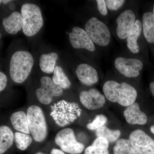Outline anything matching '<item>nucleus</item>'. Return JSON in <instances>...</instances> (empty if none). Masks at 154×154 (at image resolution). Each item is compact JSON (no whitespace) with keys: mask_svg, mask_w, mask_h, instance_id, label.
<instances>
[{"mask_svg":"<svg viewBox=\"0 0 154 154\" xmlns=\"http://www.w3.org/2000/svg\"><path fill=\"white\" fill-rule=\"evenodd\" d=\"M36 95L38 101L43 105H49L52 102L53 97L42 87L36 89Z\"/></svg>","mask_w":154,"mask_h":154,"instance_id":"obj_26","label":"nucleus"},{"mask_svg":"<svg viewBox=\"0 0 154 154\" xmlns=\"http://www.w3.org/2000/svg\"><path fill=\"white\" fill-rule=\"evenodd\" d=\"M129 140L136 154H154V140L143 131H134L130 134Z\"/></svg>","mask_w":154,"mask_h":154,"instance_id":"obj_7","label":"nucleus"},{"mask_svg":"<svg viewBox=\"0 0 154 154\" xmlns=\"http://www.w3.org/2000/svg\"><path fill=\"white\" fill-rule=\"evenodd\" d=\"M92 145L100 148L108 149L109 142L105 138L97 137L93 142Z\"/></svg>","mask_w":154,"mask_h":154,"instance_id":"obj_29","label":"nucleus"},{"mask_svg":"<svg viewBox=\"0 0 154 154\" xmlns=\"http://www.w3.org/2000/svg\"><path fill=\"white\" fill-rule=\"evenodd\" d=\"M35 154H44L43 153H42L40 152H38L36 153Z\"/></svg>","mask_w":154,"mask_h":154,"instance_id":"obj_36","label":"nucleus"},{"mask_svg":"<svg viewBox=\"0 0 154 154\" xmlns=\"http://www.w3.org/2000/svg\"><path fill=\"white\" fill-rule=\"evenodd\" d=\"M14 134L9 127L2 125L0 127V154L5 152L14 143Z\"/></svg>","mask_w":154,"mask_h":154,"instance_id":"obj_18","label":"nucleus"},{"mask_svg":"<svg viewBox=\"0 0 154 154\" xmlns=\"http://www.w3.org/2000/svg\"><path fill=\"white\" fill-rule=\"evenodd\" d=\"M150 90L151 92L152 95L154 97V82H152L149 85Z\"/></svg>","mask_w":154,"mask_h":154,"instance_id":"obj_33","label":"nucleus"},{"mask_svg":"<svg viewBox=\"0 0 154 154\" xmlns=\"http://www.w3.org/2000/svg\"><path fill=\"white\" fill-rule=\"evenodd\" d=\"M86 33L94 43L107 46L110 41V33L107 25L96 17L88 20L85 26Z\"/></svg>","mask_w":154,"mask_h":154,"instance_id":"obj_5","label":"nucleus"},{"mask_svg":"<svg viewBox=\"0 0 154 154\" xmlns=\"http://www.w3.org/2000/svg\"><path fill=\"white\" fill-rule=\"evenodd\" d=\"M52 80L55 85L62 89H69L71 85V83L65 73L63 69L58 66H56L53 72Z\"/></svg>","mask_w":154,"mask_h":154,"instance_id":"obj_21","label":"nucleus"},{"mask_svg":"<svg viewBox=\"0 0 154 154\" xmlns=\"http://www.w3.org/2000/svg\"><path fill=\"white\" fill-rule=\"evenodd\" d=\"M85 154H109V153L107 149L100 148L91 145L85 149Z\"/></svg>","mask_w":154,"mask_h":154,"instance_id":"obj_28","label":"nucleus"},{"mask_svg":"<svg viewBox=\"0 0 154 154\" xmlns=\"http://www.w3.org/2000/svg\"><path fill=\"white\" fill-rule=\"evenodd\" d=\"M97 4L98 10L102 16H106L108 13L107 5L105 0H97L96 1Z\"/></svg>","mask_w":154,"mask_h":154,"instance_id":"obj_30","label":"nucleus"},{"mask_svg":"<svg viewBox=\"0 0 154 154\" xmlns=\"http://www.w3.org/2000/svg\"><path fill=\"white\" fill-rule=\"evenodd\" d=\"M24 34L28 36H33L39 32L44 24L41 9L37 5L25 3L21 10Z\"/></svg>","mask_w":154,"mask_h":154,"instance_id":"obj_3","label":"nucleus"},{"mask_svg":"<svg viewBox=\"0 0 154 154\" xmlns=\"http://www.w3.org/2000/svg\"><path fill=\"white\" fill-rule=\"evenodd\" d=\"M150 130L151 131L152 133L154 134V125L151 126Z\"/></svg>","mask_w":154,"mask_h":154,"instance_id":"obj_35","label":"nucleus"},{"mask_svg":"<svg viewBox=\"0 0 154 154\" xmlns=\"http://www.w3.org/2000/svg\"><path fill=\"white\" fill-rule=\"evenodd\" d=\"M14 140L17 148L21 150H25L31 144L33 138L28 134L17 132L14 134Z\"/></svg>","mask_w":154,"mask_h":154,"instance_id":"obj_24","label":"nucleus"},{"mask_svg":"<svg viewBox=\"0 0 154 154\" xmlns=\"http://www.w3.org/2000/svg\"><path fill=\"white\" fill-rule=\"evenodd\" d=\"M105 97L110 102L117 103L123 107H128L135 103L137 93L136 89L126 82L119 83L110 80L103 87Z\"/></svg>","mask_w":154,"mask_h":154,"instance_id":"obj_1","label":"nucleus"},{"mask_svg":"<svg viewBox=\"0 0 154 154\" xmlns=\"http://www.w3.org/2000/svg\"><path fill=\"white\" fill-rule=\"evenodd\" d=\"M96 134L97 137H103L109 143H113L118 140L121 135V131L119 130L110 129L104 126L96 130Z\"/></svg>","mask_w":154,"mask_h":154,"instance_id":"obj_22","label":"nucleus"},{"mask_svg":"<svg viewBox=\"0 0 154 154\" xmlns=\"http://www.w3.org/2000/svg\"><path fill=\"white\" fill-rule=\"evenodd\" d=\"M113 154H136L129 139L121 138L116 141L113 149Z\"/></svg>","mask_w":154,"mask_h":154,"instance_id":"obj_23","label":"nucleus"},{"mask_svg":"<svg viewBox=\"0 0 154 154\" xmlns=\"http://www.w3.org/2000/svg\"><path fill=\"white\" fill-rule=\"evenodd\" d=\"M117 24L116 33L122 39L127 38L136 22L135 15L131 10H127L121 13L116 20Z\"/></svg>","mask_w":154,"mask_h":154,"instance_id":"obj_11","label":"nucleus"},{"mask_svg":"<svg viewBox=\"0 0 154 154\" xmlns=\"http://www.w3.org/2000/svg\"><path fill=\"white\" fill-rule=\"evenodd\" d=\"M40 87L44 88L51 97H58L63 94V89L55 85L49 77H42L40 79Z\"/></svg>","mask_w":154,"mask_h":154,"instance_id":"obj_20","label":"nucleus"},{"mask_svg":"<svg viewBox=\"0 0 154 154\" xmlns=\"http://www.w3.org/2000/svg\"><path fill=\"white\" fill-rule=\"evenodd\" d=\"M26 114L33 139L37 142L43 141L48 134L47 123L43 111L38 106L32 105L28 107Z\"/></svg>","mask_w":154,"mask_h":154,"instance_id":"obj_4","label":"nucleus"},{"mask_svg":"<svg viewBox=\"0 0 154 154\" xmlns=\"http://www.w3.org/2000/svg\"><path fill=\"white\" fill-rule=\"evenodd\" d=\"M107 121V119L105 116L103 114H99L96 116L93 121L87 125V127L90 130L96 131L104 126Z\"/></svg>","mask_w":154,"mask_h":154,"instance_id":"obj_25","label":"nucleus"},{"mask_svg":"<svg viewBox=\"0 0 154 154\" xmlns=\"http://www.w3.org/2000/svg\"><path fill=\"white\" fill-rule=\"evenodd\" d=\"M12 2V1H11V0H1L0 1L1 2V3H3L4 4H8L10 2Z\"/></svg>","mask_w":154,"mask_h":154,"instance_id":"obj_34","label":"nucleus"},{"mask_svg":"<svg viewBox=\"0 0 154 154\" xmlns=\"http://www.w3.org/2000/svg\"><path fill=\"white\" fill-rule=\"evenodd\" d=\"M55 142L63 151L69 154H81L85 148L84 145L76 140L74 131L70 128L60 131L56 135Z\"/></svg>","mask_w":154,"mask_h":154,"instance_id":"obj_6","label":"nucleus"},{"mask_svg":"<svg viewBox=\"0 0 154 154\" xmlns=\"http://www.w3.org/2000/svg\"><path fill=\"white\" fill-rule=\"evenodd\" d=\"M142 30V24L140 20H136L132 30L127 39V47L129 50L133 53L139 52L140 48L137 42Z\"/></svg>","mask_w":154,"mask_h":154,"instance_id":"obj_16","label":"nucleus"},{"mask_svg":"<svg viewBox=\"0 0 154 154\" xmlns=\"http://www.w3.org/2000/svg\"><path fill=\"white\" fill-rule=\"evenodd\" d=\"M58 57L55 52L42 54L39 60V66L42 71L47 74L53 73Z\"/></svg>","mask_w":154,"mask_h":154,"instance_id":"obj_17","label":"nucleus"},{"mask_svg":"<svg viewBox=\"0 0 154 154\" xmlns=\"http://www.w3.org/2000/svg\"><path fill=\"white\" fill-rule=\"evenodd\" d=\"M2 23L5 30L9 34H17L23 27L22 15L19 12H14L8 17L4 18Z\"/></svg>","mask_w":154,"mask_h":154,"instance_id":"obj_14","label":"nucleus"},{"mask_svg":"<svg viewBox=\"0 0 154 154\" xmlns=\"http://www.w3.org/2000/svg\"><path fill=\"white\" fill-rule=\"evenodd\" d=\"M11 121L13 128L19 132L29 134L30 133L27 114L22 111L11 114Z\"/></svg>","mask_w":154,"mask_h":154,"instance_id":"obj_15","label":"nucleus"},{"mask_svg":"<svg viewBox=\"0 0 154 154\" xmlns=\"http://www.w3.org/2000/svg\"><path fill=\"white\" fill-rule=\"evenodd\" d=\"M116 68L122 74L128 78H136L139 75L143 63L140 60L119 57L114 61Z\"/></svg>","mask_w":154,"mask_h":154,"instance_id":"obj_8","label":"nucleus"},{"mask_svg":"<svg viewBox=\"0 0 154 154\" xmlns=\"http://www.w3.org/2000/svg\"><path fill=\"white\" fill-rule=\"evenodd\" d=\"M34 65L32 54L25 51H18L11 57L10 63V74L15 82L21 84L29 76Z\"/></svg>","mask_w":154,"mask_h":154,"instance_id":"obj_2","label":"nucleus"},{"mask_svg":"<svg viewBox=\"0 0 154 154\" xmlns=\"http://www.w3.org/2000/svg\"><path fill=\"white\" fill-rule=\"evenodd\" d=\"M51 154H66L62 150L53 149L51 152Z\"/></svg>","mask_w":154,"mask_h":154,"instance_id":"obj_32","label":"nucleus"},{"mask_svg":"<svg viewBox=\"0 0 154 154\" xmlns=\"http://www.w3.org/2000/svg\"><path fill=\"white\" fill-rule=\"evenodd\" d=\"M69 39L72 46L76 49L83 48L94 52L96 49L94 42L91 40L85 30L75 27L69 34Z\"/></svg>","mask_w":154,"mask_h":154,"instance_id":"obj_10","label":"nucleus"},{"mask_svg":"<svg viewBox=\"0 0 154 154\" xmlns=\"http://www.w3.org/2000/svg\"><path fill=\"white\" fill-rule=\"evenodd\" d=\"M8 78L6 75L2 72H0V91L2 92L7 86Z\"/></svg>","mask_w":154,"mask_h":154,"instance_id":"obj_31","label":"nucleus"},{"mask_svg":"<svg viewBox=\"0 0 154 154\" xmlns=\"http://www.w3.org/2000/svg\"><path fill=\"white\" fill-rule=\"evenodd\" d=\"M125 1L123 0H107L105 1L107 8L110 11H116L120 8Z\"/></svg>","mask_w":154,"mask_h":154,"instance_id":"obj_27","label":"nucleus"},{"mask_svg":"<svg viewBox=\"0 0 154 154\" xmlns=\"http://www.w3.org/2000/svg\"><path fill=\"white\" fill-rule=\"evenodd\" d=\"M144 35L148 42L154 43V17L152 12H146L143 16Z\"/></svg>","mask_w":154,"mask_h":154,"instance_id":"obj_19","label":"nucleus"},{"mask_svg":"<svg viewBox=\"0 0 154 154\" xmlns=\"http://www.w3.org/2000/svg\"><path fill=\"white\" fill-rule=\"evenodd\" d=\"M75 72L80 82L85 85H93L99 81L97 71L88 64H80L77 67Z\"/></svg>","mask_w":154,"mask_h":154,"instance_id":"obj_12","label":"nucleus"},{"mask_svg":"<svg viewBox=\"0 0 154 154\" xmlns=\"http://www.w3.org/2000/svg\"><path fill=\"white\" fill-rule=\"evenodd\" d=\"M124 116L128 123L131 125H144L147 123V116L140 109L136 102L127 107L124 110Z\"/></svg>","mask_w":154,"mask_h":154,"instance_id":"obj_13","label":"nucleus"},{"mask_svg":"<svg viewBox=\"0 0 154 154\" xmlns=\"http://www.w3.org/2000/svg\"><path fill=\"white\" fill-rule=\"evenodd\" d=\"M79 99L83 106L90 110L102 108L106 102L105 96L95 88L82 91L80 94Z\"/></svg>","mask_w":154,"mask_h":154,"instance_id":"obj_9","label":"nucleus"}]
</instances>
